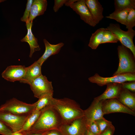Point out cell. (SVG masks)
<instances>
[{"instance_id":"obj_1","label":"cell","mask_w":135,"mask_h":135,"mask_svg":"<svg viewBox=\"0 0 135 135\" xmlns=\"http://www.w3.org/2000/svg\"><path fill=\"white\" fill-rule=\"evenodd\" d=\"M63 122L60 115L51 105L41 111L36 122L28 131L42 134L53 130H58Z\"/></svg>"},{"instance_id":"obj_2","label":"cell","mask_w":135,"mask_h":135,"mask_svg":"<svg viewBox=\"0 0 135 135\" xmlns=\"http://www.w3.org/2000/svg\"><path fill=\"white\" fill-rule=\"evenodd\" d=\"M51 106L58 113L63 124L84 116V110L74 100L67 98H53Z\"/></svg>"},{"instance_id":"obj_3","label":"cell","mask_w":135,"mask_h":135,"mask_svg":"<svg viewBox=\"0 0 135 135\" xmlns=\"http://www.w3.org/2000/svg\"><path fill=\"white\" fill-rule=\"evenodd\" d=\"M119 64L117 70L113 76L126 73H134L135 72V58L128 50L122 45L117 48Z\"/></svg>"},{"instance_id":"obj_4","label":"cell","mask_w":135,"mask_h":135,"mask_svg":"<svg viewBox=\"0 0 135 135\" xmlns=\"http://www.w3.org/2000/svg\"><path fill=\"white\" fill-rule=\"evenodd\" d=\"M107 28L116 36L122 45L130 50L135 58V46L133 39L135 35V31L131 29L124 31L121 29L118 24L112 23L110 24Z\"/></svg>"},{"instance_id":"obj_5","label":"cell","mask_w":135,"mask_h":135,"mask_svg":"<svg viewBox=\"0 0 135 135\" xmlns=\"http://www.w3.org/2000/svg\"><path fill=\"white\" fill-rule=\"evenodd\" d=\"M35 110L34 103L29 104L13 98L0 106V112L16 115L28 114Z\"/></svg>"},{"instance_id":"obj_6","label":"cell","mask_w":135,"mask_h":135,"mask_svg":"<svg viewBox=\"0 0 135 135\" xmlns=\"http://www.w3.org/2000/svg\"><path fill=\"white\" fill-rule=\"evenodd\" d=\"M87 129L86 120L84 116L62 124L58 130L62 135H85Z\"/></svg>"},{"instance_id":"obj_7","label":"cell","mask_w":135,"mask_h":135,"mask_svg":"<svg viewBox=\"0 0 135 135\" xmlns=\"http://www.w3.org/2000/svg\"><path fill=\"white\" fill-rule=\"evenodd\" d=\"M88 80L91 82L102 86L110 83L121 84L128 81H135V74L126 73L116 75L110 77H104L96 73L89 78Z\"/></svg>"},{"instance_id":"obj_8","label":"cell","mask_w":135,"mask_h":135,"mask_svg":"<svg viewBox=\"0 0 135 135\" xmlns=\"http://www.w3.org/2000/svg\"><path fill=\"white\" fill-rule=\"evenodd\" d=\"M29 85L34 96L38 98L45 94H53L52 82L42 74L33 80Z\"/></svg>"},{"instance_id":"obj_9","label":"cell","mask_w":135,"mask_h":135,"mask_svg":"<svg viewBox=\"0 0 135 135\" xmlns=\"http://www.w3.org/2000/svg\"><path fill=\"white\" fill-rule=\"evenodd\" d=\"M29 114L19 115L0 112V120L7 126L13 132H19L22 129Z\"/></svg>"},{"instance_id":"obj_10","label":"cell","mask_w":135,"mask_h":135,"mask_svg":"<svg viewBox=\"0 0 135 135\" xmlns=\"http://www.w3.org/2000/svg\"><path fill=\"white\" fill-rule=\"evenodd\" d=\"M102 111L104 114L114 112H122L135 116L134 112L124 106L116 99L102 101Z\"/></svg>"},{"instance_id":"obj_11","label":"cell","mask_w":135,"mask_h":135,"mask_svg":"<svg viewBox=\"0 0 135 135\" xmlns=\"http://www.w3.org/2000/svg\"><path fill=\"white\" fill-rule=\"evenodd\" d=\"M69 6L78 14L81 19L85 23L93 27L96 25L86 4L85 0H78Z\"/></svg>"},{"instance_id":"obj_12","label":"cell","mask_w":135,"mask_h":135,"mask_svg":"<svg viewBox=\"0 0 135 135\" xmlns=\"http://www.w3.org/2000/svg\"><path fill=\"white\" fill-rule=\"evenodd\" d=\"M26 67L24 66H9L2 74V77L6 80L14 82L21 81L25 74Z\"/></svg>"},{"instance_id":"obj_13","label":"cell","mask_w":135,"mask_h":135,"mask_svg":"<svg viewBox=\"0 0 135 135\" xmlns=\"http://www.w3.org/2000/svg\"><path fill=\"white\" fill-rule=\"evenodd\" d=\"M102 101L94 98L90 106L84 110V116L87 122L96 120L104 117Z\"/></svg>"},{"instance_id":"obj_14","label":"cell","mask_w":135,"mask_h":135,"mask_svg":"<svg viewBox=\"0 0 135 135\" xmlns=\"http://www.w3.org/2000/svg\"><path fill=\"white\" fill-rule=\"evenodd\" d=\"M107 87L104 92L94 99L102 101L112 99H117L122 88L121 84L112 83L106 84Z\"/></svg>"},{"instance_id":"obj_15","label":"cell","mask_w":135,"mask_h":135,"mask_svg":"<svg viewBox=\"0 0 135 135\" xmlns=\"http://www.w3.org/2000/svg\"><path fill=\"white\" fill-rule=\"evenodd\" d=\"M85 2L96 24L104 17L102 13L103 8L98 0H85Z\"/></svg>"},{"instance_id":"obj_16","label":"cell","mask_w":135,"mask_h":135,"mask_svg":"<svg viewBox=\"0 0 135 135\" xmlns=\"http://www.w3.org/2000/svg\"><path fill=\"white\" fill-rule=\"evenodd\" d=\"M32 22L26 23L27 33L26 36L21 40V42H27L30 46V51L29 57L31 58L34 53L36 51H39L40 48L38 44L37 39L36 38L32 31Z\"/></svg>"},{"instance_id":"obj_17","label":"cell","mask_w":135,"mask_h":135,"mask_svg":"<svg viewBox=\"0 0 135 135\" xmlns=\"http://www.w3.org/2000/svg\"><path fill=\"white\" fill-rule=\"evenodd\" d=\"M42 66L36 61L31 65L26 67L24 76L20 82L30 85L33 80L42 74Z\"/></svg>"},{"instance_id":"obj_18","label":"cell","mask_w":135,"mask_h":135,"mask_svg":"<svg viewBox=\"0 0 135 135\" xmlns=\"http://www.w3.org/2000/svg\"><path fill=\"white\" fill-rule=\"evenodd\" d=\"M43 42L45 46V50L43 54L37 60L41 66L50 56L58 54L64 45V44L62 42L56 44H52L45 39L43 40Z\"/></svg>"},{"instance_id":"obj_19","label":"cell","mask_w":135,"mask_h":135,"mask_svg":"<svg viewBox=\"0 0 135 135\" xmlns=\"http://www.w3.org/2000/svg\"><path fill=\"white\" fill-rule=\"evenodd\" d=\"M46 0H34L32 5L28 22H31L37 16L43 14L47 6Z\"/></svg>"},{"instance_id":"obj_20","label":"cell","mask_w":135,"mask_h":135,"mask_svg":"<svg viewBox=\"0 0 135 135\" xmlns=\"http://www.w3.org/2000/svg\"><path fill=\"white\" fill-rule=\"evenodd\" d=\"M116 99L124 106L135 112L134 94L122 88L119 96Z\"/></svg>"},{"instance_id":"obj_21","label":"cell","mask_w":135,"mask_h":135,"mask_svg":"<svg viewBox=\"0 0 135 135\" xmlns=\"http://www.w3.org/2000/svg\"><path fill=\"white\" fill-rule=\"evenodd\" d=\"M107 30V28H101L92 34L90 39L88 46L92 49H96L98 46L101 44L104 32Z\"/></svg>"},{"instance_id":"obj_22","label":"cell","mask_w":135,"mask_h":135,"mask_svg":"<svg viewBox=\"0 0 135 135\" xmlns=\"http://www.w3.org/2000/svg\"><path fill=\"white\" fill-rule=\"evenodd\" d=\"M53 94H46L38 98V100L34 103L35 110L41 111L46 107L51 105Z\"/></svg>"},{"instance_id":"obj_23","label":"cell","mask_w":135,"mask_h":135,"mask_svg":"<svg viewBox=\"0 0 135 135\" xmlns=\"http://www.w3.org/2000/svg\"><path fill=\"white\" fill-rule=\"evenodd\" d=\"M130 9L115 10L106 18L113 19L117 22L125 25L127 18Z\"/></svg>"},{"instance_id":"obj_24","label":"cell","mask_w":135,"mask_h":135,"mask_svg":"<svg viewBox=\"0 0 135 135\" xmlns=\"http://www.w3.org/2000/svg\"><path fill=\"white\" fill-rule=\"evenodd\" d=\"M41 111L34 110L29 114L24 123L22 129L18 132L28 131L36 122Z\"/></svg>"},{"instance_id":"obj_25","label":"cell","mask_w":135,"mask_h":135,"mask_svg":"<svg viewBox=\"0 0 135 135\" xmlns=\"http://www.w3.org/2000/svg\"><path fill=\"white\" fill-rule=\"evenodd\" d=\"M115 10L135 9V0H115Z\"/></svg>"},{"instance_id":"obj_26","label":"cell","mask_w":135,"mask_h":135,"mask_svg":"<svg viewBox=\"0 0 135 135\" xmlns=\"http://www.w3.org/2000/svg\"><path fill=\"white\" fill-rule=\"evenodd\" d=\"M118 41L116 36L107 29L104 32L101 44L109 42L116 43Z\"/></svg>"},{"instance_id":"obj_27","label":"cell","mask_w":135,"mask_h":135,"mask_svg":"<svg viewBox=\"0 0 135 135\" xmlns=\"http://www.w3.org/2000/svg\"><path fill=\"white\" fill-rule=\"evenodd\" d=\"M125 26L128 30L132 29L135 26V9L130 10L127 18Z\"/></svg>"},{"instance_id":"obj_28","label":"cell","mask_w":135,"mask_h":135,"mask_svg":"<svg viewBox=\"0 0 135 135\" xmlns=\"http://www.w3.org/2000/svg\"><path fill=\"white\" fill-rule=\"evenodd\" d=\"M95 121L99 128L100 134L112 125L111 122L106 120L104 117Z\"/></svg>"},{"instance_id":"obj_29","label":"cell","mask_w":135,"mask_h":135,"mask_svg":"<svg viewBox=\"0 0 135 135\" xmlns=\"http://www.w3.org/2000/svg\"><path fill=\"white\" fill-rule=\"evenodd\" d=\"M88 130L94 135H99L100 130L95 121L87 122Z\"/></svg>"},{"instance_id":"obj_30","label":"cell","mask_w":135,"mask_h":135,"mask_svg":"<svg viewBox=\"0 0 135 135\" xmlns=\"http://www.w3.org/2000/svg\"><path fill=\"white\" fill-rule=\"evenodd\" d=\"M33 0H27L26 9L23 16L20 19L22 21L25 22L26 23L28 22L31 6Z\"/></svg>"},{"instance_id":"obj_31","label":"cell","mask_w":135,"mask_h":135,"mask_svg":"<svg viewBox=\"0 0 135 135\" xmlns=\"http://www.w3.org/2000/svg\"><path fill=\"white\" fill-rule=\"evenodd\" d=\"M11 130L5 124L0 120V134L2 135H12Z\"/></svg>"},{"instance_id":"obj_32","label":"cell","mask_w":135,"mask_h":135,"mask_svg":"<svg viewBox=\"0 0 135 135\" xmlns=\"http://www.w3.org/2000/svg\"><path fill=\"white\" fill-rule=\"evenodd\" d=\"M122 84V88L133 92H135V82L131 81L128 82H124Z\"/></svg>"},{"instance_id":"obj_33","label":"cell","mask_w":135,"mask_h":135,"mask_svg":"<svg viewBox=\"0 0 135 135\" xmlns=\"http://www.w3.org/2000/svg\"><path fill=\"white\" fill-rule=\"evenodd\" d=\"M67 0H55L53 10L55 12H57L67 2Z\"/></svg>"},{"instance_id":"obj_34","label":"cell","mask_w":135,"mask_h":135,"mask_svg":"<svg viewBox=\"0 0 135 135\" xmlns=\"http://www.w3.org/2000/svg\"><path fill=\"white\" fill-rule=\"evenodd\" d=\"M115 129L114 127L112 125L100 133L99 135H113Z\"/></svg>"},{"instance_id":"obj_35","label":"cell","mask_w":135,"mask_h":135,"mask_svg":"<svg viewBox=\"0 0 135 135\" xmlns=\"http://www.w3.org/2000/svg\"><path fill=\"white\" fill-rule=\"evenodd\" d=\"M42 134V135H62L59 131L57 130H50Z\"/></svg>"},{"instance_id":"obj_36","label":"cell","mask_w":135,"mask_h":135,"mask_svg":"<svg viewBox=\"0 0 135 135\" xmlns=\"http://www.w3.org/2000/svg\"><path fill=\"white\" fill-rule=\"evenodd\" d=\"M24 135H42V134L30 132L28 131L22 132Z\"/></svg>"},{"instance_id":"obj_37","label":"cell","mask_w":135,"mask_h":135,"mask_svg":"<svg viewBox=\"0 0 135 135\" xmlns=\"http://www.w3.org/2000/svg\"><path fill=\"white\" fill-rule=\"evenodd\" d=\"M78 0H67V2L64 5L65 6H69L72 3L75 2Z\"/></svg>"},{"instance_id":"obj_38","label":"cell","mask_w":135,"mask_h":135,"mask_svg":"<svg viewBox=\"0 0 135 135\" xmlns=\"http://www.w3.org/2000/svg\"><path fill=\"white\" fill-rule=\"evenodd\" d=\"M12 135H24L21 132H13Z\"/></svg>"},{"instance_id":"obj_39","label":"cell","mask_w":135,"mask_h":135,"mask_svg":"<svg viewBox=\"0 0 135 135\" xmlns=\"http://www.w3.org/2000/svg\"><path fill=\"white\" fill-rule=\"evenodd\" d=\"M85 135H94L87 129Z\"/></svg>"},{"instance_id":"obj_40","label":"cell","mask_w":135,"mask_h":135,"mask_svg":"<svg viewBox=\"0 0 135 135\" xmlns=\"http://www.w3.org/2000/svg\"><path fill=\"white\" fill-rule=\"evenodd\" d=\"M4 1V0H0V3L1 2H3Z\"/></svg>"}]
</instances>
